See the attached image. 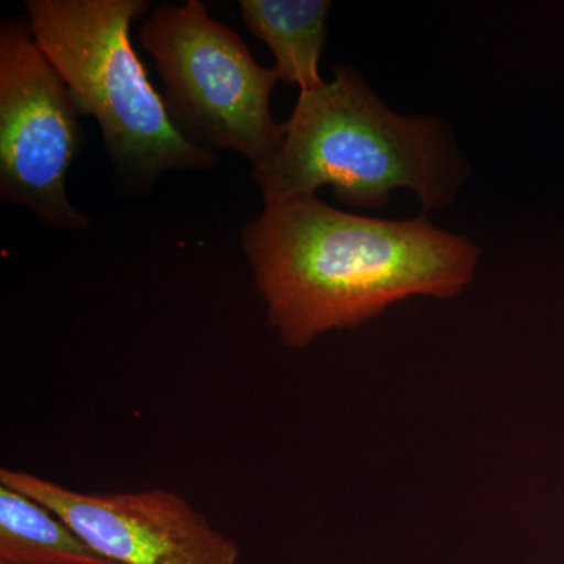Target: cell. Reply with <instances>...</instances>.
<instances>
[{
    "instance_id": "2",
    "label": "cell",
    "mask_w": 564,
    "mask_h": 564,
    "mask_svg": "<svg viewBox=\"0 0 564 564\" xmlns=\"http://www.w3.org/2000/svg\"><path fill=\"white\" fill-rule=\"evenodd\" d=\"M462 170L437 122L393 113L358 70L300 93L280 150L252 166L263 203L315 196L332 187L351 207L383 206L395 188H410L423 209L454 199Z\"/></svg>"
},
{
    "instance_id": "4",
    "label": "cell",
    "mask_w": 564,
    "mask_h": 564,
    "mask_svg": "<svg viewBox=\"0 0 564 564\" xmlns=\"http://www.w3.org/2000/svg\"><path fill=\"white\" fill-rule=\"evenodd\" d=\"M139 39L158 63L163 102L185 139L212 152H239L252 166L280 150L285 122L270 109L280 73L259 65L206 3L158 7Z\"/></svg>"
},
{
    "instance_id": "7",
    "label": "cell",
    "mask_w": 564,
    "mask_h": 564,
    "mask_svg": "<svg viewBox=\"0 0 564 564\" xmlns=\"http://www.w3.org/2000/svg\"><path fill=\"white\" fill-rule=\"evenodd\" d=\"M248 31L273 52L281 80L300 93L321 88L318 63L332 2L326 0H240Z\"/></svg>"
},
{
    "instance_id": "8",
    "label": "cell",
    "mask_w": 564,
    "mask_h": 564,
    "mask_svg": "<svg viewBox=\"0 0 564 564\" xmlns=\"http://www.w3.org/2000/svg\"><path fill=\"white\" fill-rule=\"evenodd\" d=\"M0 564H120L93 549L50 508L0 485Z\"/></svg>"
},
{
    "instance_id": "3",
    "label": "cell",
    "mask_w": 564,
    "mask_h": 564,
    "mask_svg": "<svg viewBox=\"0 0 564 564\" xmlns=\"http://www.w3.org/2000/svg\"><path fill=\"white\" fill-rule=\"evenodd\" d=\"M33 36L101 129L121 195H147L169 172L209 170L217 154L174 126L131 43L150 0H28Z\"/></svg>"
},
{
    "instance_id": "6",
    "label": "cell",
    "mask_w": 564,
    "mask_h": 564,
    "mask_svg": "<svg viewBox=\"0 0 564 564\" xmlns=\"http://www.w3.org/2000/svg\"><path fill=\"white\" fill-rule=\"evenodd\" d=\"M0 485L50 508L120 564H240L239 545L169 489L85 492L13 469L0 470Z\"/></svg>"
},
{
    "instance_id": "5",
    "label": "cell",
    "mask_w": 564,
    "mask_h": 564,
    "mask_svg": "<svg viewBox=\"0 0 564 564\" xmlns=\"http://www.w3.org/2000/svg\"><path fill=\"white\" fill-rule=\"evenodd\" d=\"M79 107L41 51L28 21L0 25V198L44 226L85 231L93 220L69 202L66 176L84 148Z\"/></svg>"
},
{
    "instance_id": "1",
    "label": "cell",
    "mask_w": 564,
    "mask_h": 564,
    "mask_svg": "<svg viewBox=\"0 0 564 564\" xmlns=\"http://www.w3.org/2000/svg\"><path fill=\"white\" fill-rule=\"evenodd\" d=\"M242 247L270 326L302 348L413 295L448 299L473 280L478 248L426 220H380L317 196L265 203Z\"/></svg>"
}]
</instances>
